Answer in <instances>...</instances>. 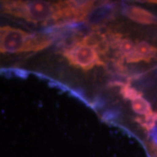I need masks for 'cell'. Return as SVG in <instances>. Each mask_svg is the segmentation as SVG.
<instances>
[{"mask_svg":"<svg viewBox=\"0 0 157 157\" xmlns=\"http://www.w3.org/2000/svg\"><path fill=\"white\" fill-rule=\"evenodd\" d=\"M0 11L13 17L36 24L79 20L75 1L50 3L46 1H3Z\"/></svg>","mask_w":157,"mask_h":157,"instance_id":"obj_1","label":"cell"},{"mask_svg":"<svg viewBox=\"0 0 157 157\" xmlns=\"http://www.w3.org/2000/svg\"><path fill=\"white\" fill-rule=\"evenodd\" d=\"M50 37L43 34L30 33L9 25L0 26V52L17 53L38 52L48 47Z\"/></svg>","mask_w":157,"mask_h":157,"instance_id":"obj_2","label":"cell"},{"mask_svg":"<svg viewBox=\"0 0 157 157\" xmlns=\"http://www.w3.org/2000/svg\"><path fill=\"white\" fill-rule=\"evenodd\" d=\"M100 49L88 39H83L63 52V55L69 63L76 67L89 70L94 67L104 66L100 56Z\"/></svg>","mask_w":157,"mask_h":157,"instance_id":"obj_3","label":"cell"},{"mask_svg":"<svg viewBox=\"0 0 157 157\" xmlns=\"http://www.w3.org/2000/svg\"><path fill=\"white\" fill-rule=\"evenodd\" d=\"M157 58V48L151 44L141 41L135 43L132 54L127 60L129 63H137L140 61L148 62Z\"/></svg>","mask_w":157,"mask_h":157,"instance_id":"obj_4","label":"cell"},{"mask_svg":"<svg viewBox=\"0 0 157 157\" xmlns=\"http://www.w3.org/2000/svg\"><path fill=\"white\" fill-rule=\"evenodd\" d=\"M124 14L129 19L142 25L156 24V17L146 9L136 6H128L124 9Z\"/></svg>","mask_w":157,"mask_h":157,"instance_id":"obj_5","label":"cell"},{"mask_svg":"<svg viewBox=\"0 0 157 157\" xmlns=\"http://www.w3.org/2000/svg\"><path fill=\"white\" fill-rule=\"evenodd\" d=\"M131 104H132L133 110L136 113L143 115L144 117L149 116L155 113L152 110L150 104L144 98H142V96H140L139 98L131 101Z\"/></svg>","mask_w":157,"mask_h":157,"instance_id":"obj_6","label":"cell"},{"mask_svg":"<svg viewBox=\"0 0 157 157\" xmlns=\"http://www.w3.org/2000/svg\"><path fill=\"white\" fill-rule=\"evenodd\" d=\"M121 94L127 100L132 101L141 96L140 93H139L138 91H136L134 88H132L130 86L121 84Z\"/></svg>","mask_w":157,"mask_h":157,"instance_id":"obj_7","label":"cell"}]
</instances>
